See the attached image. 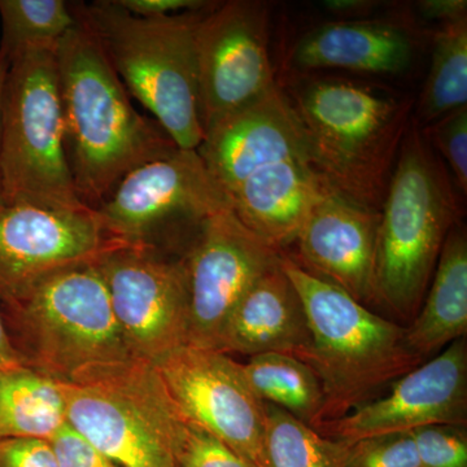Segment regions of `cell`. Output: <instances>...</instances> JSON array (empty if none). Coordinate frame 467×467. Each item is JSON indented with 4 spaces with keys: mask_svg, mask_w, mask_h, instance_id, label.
Wrapping results in <instances>:
<instances>
[{
    "mask_svg": "<svg viewBox=\"0 0 467 467\" xmlns=\"http://www.w3.org/2000/svg\"><path fill=\"white\" fill-rule=\"evenodd\" d=\"M76 17L55 57L67 165L79 201L94 211L126 174L178 147L155 119L138 112L94 34Z\"/></svg>",
    "mask_w": 467,
    "mask_h": 467,
    "instance_id": "6da1fadb",
    "label": "cell"
},
{
    "mask_svg": "<svg viewBox=\"0 0 467 467\" xmlns=\"http://www.w3.org/2000/svg\"><path fill=\"white\" fill-rule=\"evenodd\" d=\"M287 97L326 182L380 212L413 101L382 85L327 77L306 79Z\"/></svg>",
    "mask_w": 467,
    "mask_h": 467,
    "instance_id": "7a4b0ae2",
    "label": "cell"
},
{
    "mask_svg": "<svg viewBox=\"0 0 467 467\" xmlns=\"http://www.w3.org/2000/svg\"><path fill=\"white\" fill-rule=\"evenodd\" d=\"M282 267L308 318V364L324 389L318 432L376 400L386 387L423 361L405 342V326L377 315L339 287L304 270L282 252Z\"/></svg>",
    "mask_w": 467,
    "mask_h": 467,
    "instance_id": "3957f363",
    "label": "cell"
},
{
    "mask_svg": "<svg viewBox=\"0 0 467 467\" xmlns=\"http://www.w3.org/2000/svg\"><path fill=\"white\" fill-rule=\"evenodd\" d=\"M72 5L130 97L149 110L178 149L198 150L204 133L195 32L208 5L165 17L135 16L117 0Z\"/></svg>",
    "mask_w": 467,
    "mask_h": 467,
    "instance_id": "277c9868",
    "label": "cell"
},
{
    "mask_svg": "<svg viewBox=\"0 0 467 467\" xmlns=\"http://www.w3.org/2000/svg\"><path fill=\"white\" fill-rule=\"evenodd\" d=\"M460 214L450 177L417 122L409 126L378 227L379 306L410 324L425 299L445 238Z\"/></svg>",
    "mask_w": 467,
    "mask_h": 467,
    "instance_id": "5b68a950",
    "label": "cell"
},
{
    "mask_svg": "<svg viewBox=\"0 0 467 467\" xmlns=\"http://www.w3.org/2000/svg\"><path fill=\"white\" fill-rule=\"evenodd\" d=\"M24 367L57 382L94 364L131 358L97 263L63 270L16 304L0 306Z\"/></svg>",
    "mask_w": 467,
    "mask_h": 467,
    "instance_id": "8992f818",
    "label": "cell"
},
{
    "mask_svg": "<svg viewBox=\"0 0 467 467\" xmlns=\"http://www.w3.org/2000/svg\"><path fill=\"white\" fill-rule=\"evenodd\" d=\"M0 182L5 205L91 211L67 165L55 50L9 60L0 100Z\"/></svg>",
    "mask_w": 467,
    "mask_h": 467,
    "instance_id": "52a82bcc",
    "label": "cell"
},
{
    "mask_svg": "<svg viewBox=\"0 0 467 467\" xmlns=\"http://www.w3.org/2000/svg\"><path fill=\"white\" fill-rule=\"evenodd\" d=\"M58 384L67 425L117 466L175 467L169 432L178 408L152 364H94Z\"/></svg>",
    "mask_w": 467,
    "mask_h": 467,
    "instance_id": "ba28073f",
    "label": "cell"
},
{
    "mask_svg": "<svg viewBox=\"0 0 467 467\" xmlns=\"http://www.w3.org/2000/svg\"><path fill=\"white\" fill-rule=\"evenodd\" d=\"M226 208L198 150L178 149L126 174L94 214L122 244L183 256L202 223Z\"/></svg>",
    "mask_w": 467,
    "mask_h": 467,
    "instance_id": "9c48e42d",
    "label": "cell"
},
{
    "mask_svg": "<svg viewBox=\"0 0 467 467\" xmlns=\"http://www.w3.org/2000/svg\"><path fill=\"white\" fill-rule=\"evenodd\" d=\"M269 11L257 0L211 3L196 26L202 133L276 86L269 57Z\"/></svg>",
    "mask_w": 467,
    "mask_h": 467,
    "instance_id": "30bf717a",
    "label": "cell"
},
{
    "mask_svg": "<svg viewBox=\"0 0 467 467\" xmlns=\"http://www.w3.org/2000/svg\"><path fill=\"white\" fill-rule=\"evenodd\" d=\"M97 267L131 358L155 365L187 344L183 256L124 245L103 254Z\"/></svg>",
    "mask_w": 467,
    "mask_h": 467,
    "instance_id": "8fae6325",
    "label": "cell"
},
{
    "mask_svg": "<svg viewBox=\"0 0 467 467\" xmlns=\"http://www.w3.org/2000/svg\"><path fill=\"white\" fill-rule=\"evenodd\" d=\"M282 252L243 225L230 208L208 218L184 252L189 288L187 344L217 350L230 316Z\"/></svg>",
    "mask_w": 467,
    "mask_h": 467,
    "instance_id": "7c38bea8",
    "label": "cell"
},
{
    "mask_svg": "<svg viewBox=\"0 0 467 467\" xmlns=\"http://www.w3.org/2000/svg\"><path fill=\"white\" fill-rule=\"evenodd\" d=\"M153 367L184 417L252 465L266 467L265 407L243 376L241 362L184 344Z\"/></svg>",
    "mask_w": 467,
    "mask_h": 467,
    "instance_id": "4fadbf2b",
    "label": "cell"
},
{
    "mask_svg": "<svg viewBox=\"0 0 467 467\" xmlns=\"http://www.w3.org/2000/svg\"><path fill=\"white\" fill-rule=\"evenodd\" d=\"M124 245L107 235L94 211L5 204L0 208V306L16 304L50 276L98 263Z\"/></svg>",
    "mask_w": 467,
    "mask_h": 467,
    "instance_id": "5bb4252c",
    "label": "cell"
},
{
    "mask_svg": "<svg viewBox=\"0 0 467 467\" xmlns=\"http://www.w3.org/2000/svg\"><path fill=\"white\" fill-rule=\"evenodd\" d=\"M432 425H467L465 337L396 379L389 395L328 423L319 434L355 442L368 436L409 432Z\"/></svg>",
    "mask_w": 467,
    "mask_h": 467,
    "instance_id": "9a60e30c",
    "label": "cell"
},
{
    "mask_svg": "<svg viewBox=\"0 0 467 467\" xmlns=\"http://www.w3.org/2000/svg\"><path fill=\"white\" fill-rule=\"evenodd\" d=\"M379 221L380 212L331 190L310 209L292 243L295 251L284 254L368 309L379 306L376 285Z\"/></svg>",
    "mask_w": 467,
    "mask_h": 467,
    "instance_id": "2e32d148",
    "label": "cell"
},
{
    "mask_svg": "<svg viewBox=\"0 0 467 467\" xmlns=\"http://www.w3.org/2000/svg\"><path fill=\"white\" fill-rule=\"evenodd\" d=\"M196 150L226 199L257 171L284 160L312 156L299 117L279 85L263 99L209 129Z\"/></svg>",
    "mask_w": 467,
    "mask_h": 467,
    "instance_id": "e0dca14e",
    "label": "cell"
},
{
    "mask_svg": "<svg viewBox=\"0 0 467 467\" xmlns=\"http://www.w3.org/2000/svg\"><path fill=\"white\" fill-rule=\"evenodd\" d=\"M312 337L306 309L281 260L251 285L221 335L218 352L292 356L306 362Z\"/></svg>",
    "mask_w": 467,
    "mask_h": 467,
    "instance_id": "ac0fdd59",
    "label": "cell"
},
{
    "mask_svg": "<svg viewBox=\"0 0 467 467\" xmlns=\"http://www.w3.org/2000/svg\"><path fill=\"white\" fill-rule=\"evenodd\" d=\"M414 39L407 27L389 21H334L306 34L294 51V63L310 72L343 69L393 75L407 69Z\"/></svg>",
    "mask_w": 467,
    "mask_h": 467,
    "instance_id": "d6986e66",
    "label": "cell"
},
{
    "mask_svg": "<svg viewBox=\"0 0 467 467\" xmlns=\"http://www.w3.org/2000/svg\"><path fill=\"white\" fill-rule=\"evenodd\" d=\"M427 296L405 327V342L425 361L467 333V235L454 223L445 238Z\"/></svg>",
    "mask_w": 467,
    "mask_h": 467,
    "instance_id": "ffe728a7",
    "label": "cell"
},
{
    "mask_svg": "<svg viewBox=\"0 0 467 467\" xmlns=\"http://www.w3.org/2000/svg\"><path fill=\"white\" fill-rule=\"evenodd\" d=\"M66 422L57 380L24 365L0 370V441H48Z\"/></svg>",
    "mask_w": 467,
    "mask_h": 467,
    "instance_id": "44dd1931",
    "label": "cell"
},
{
    "mask_svg": "<svg viewBox=\"0 0 467 467\" xmlns=\"http://www.w3.org/2000/svg\"><path fill=\"white\" fill-rule=\"evenodd\" d=\"M241 364L243 376L261 401L284 409L318 431L325 402L324 389L317 374L308 364L279 353L254 356Z\"/></svg>",
    "mask_w": 467,
    "mask_h": 467,
    "instance_id": "7402d4cb",
    "label": "cell"
},
{
    "mask_svg": "<svg viewBox=\"0 0 467 467\" xmlns=\"http://www.w3.org/2000/svg\"><path fill=\"white\" fill-rule=\"evenodd\" d=\"M466 106L467 20H462L441 26L435 33L431 67L418 100L417 119L427 126Z\"/></svg>",
    "mask_w": 467,
    "mask_h": 467,
    "instance_id": "603a6c76",
    "label": "cell"
},
{
    "mask_svg": "<svg viewBox=\"0 0 467 467\" xmlns=\"http://www.w3.org/2000/svg\"><path fill=\"white\" fill-rule=\"evenodd\" d=\"M0 52L8 61L23 52L55 50L76 26L72 3L64 0H0Z\"/></svg>",
    "mask_w": 467,
    "mask_h": 467,
    "instance_id": "cb8c5ba5",
    "label": "cell"
},
{
    "mask_svg": "<svg viewBox=\"0 0 467 467\" xmlns=\"http://www.w3.org/2000/svg\"><path fill=\"white\" fill-rule=\"evenodd\" d=\"M266 467H343L349 442L335 441L296 420L284 409L266 404Z\"/></svg>",
    "mask_w": 467,
    "mask_h": 467,
    "instance_id": "d4e9b609",
    "label": "cell"
},
{
    "mask_svg": "<svg viewBox=\"0 0 467 467\" xmlns=\"http://www.w3.org/2000/svg\"><path fill=\"white\" fill-rule=\"evenodd\" d=\"M169 450L175 467H256L217 436L184 417L180 409L171 423Z\"/></svg>",
    "mask_w": 467,
    "mask_h": 467,
    "instance_id": "484cf974",
    "label": "cell"
},
{
    "mask_svg": "<svg viewBox=\"0 0 467 467\" xmlns=\"http://www.w3.org/2000/svg\"><path fill=\"white\" fill-rule=\"evenodd\" d=\"M343 467H420L413 435L392 432L349 442Z\"/></svg>",
    "mask_w": 467,
    "mask_h": 467,
    "instance_id": "4316f807",
    "label": "cell"
},
{
    "mask_svg": "<svg viewBox=\"0 0 467 467\" xmlns=\"http://www.w3.org/2000/svg\"><path fill=\"white\" fill-rule=\"evenodd\" d=\"M411 435L420 467H467L466 426L420 427Z\"/></svg>",
    "mask_w": 467,
    "mask_h": 467,
    "instance_id": "83f0119b",
    "label": "cell"
},
{
    "mask_svg": "<svg viewBox=\"0 0 467 467\" xmlns=\"http://www.w3.org/2000/svg\"><path fill=\"white\" fill-rule=\"evenodd\" d=\"M426 142L436 150L453 171L461 192H467V106L448 113L426 126Z\"/></svg>",
    "mask_w": 467,
    "mask_h": 467,
    "instance_id": "f1b7e54d",
    "label": "cell"
},
{
    "mask_svg": "<svg viewBox=\"0 0 467 467\" xmlns=\"http://www.w3.org/2000/svg\"><path fill=\"white\" fill-rule=\"evenodd\" d=\"M47 441L58 467H119L67 422Z\"/></svg>",
    "mask_w": 467,
    "mask_h": 467,
    "instance_id": "f546056e",
    "label": "cell"
},
{
    "mask_svg": "<svg viewBox=\"0 0 467 467\" xmlns=\"http://www.w3.org/2000/svg\"><path fill=\"white\" fill-rule=\"evenodd\" d=\"M0 467H58L50 442L21 438L0 441Z\"/></svg>",
    "mask_w": 467,
    "mask_h": 467,
    "instance_id": "4dcf8cb0",
    "label": "cell"
},
{
    "mask_svg": "<svg viewBox=\"0 0 467 467\" xmlns=\"http://www.w3.org/2000/svg\"><path fill=\"white\" fill-rule=\"evenodd\" d=\"M126 11L140 17H165L207 7L204 0H117Z\"/></svg>",
    "mask_w": 467,
    "mask_h": 467,
    "instance_id": "1f68e13d",
    "label": "cell"
},
{
    "mask_svg": "<svg viewBox=\"0 0 467 467\" xmlns=\"http://www.w3.org/2000/svg\"><path fill=\"white\" fill-rule=\"evenodd\" d=\"M422 17L441 21V26L467 20L466 0H422L418 3Z\"/></svg>",
    "mask_w": 467,
    "mask_h": 467,
    "instance_id": "d6a6232c",
    "label": "cell"
},
{
    "mask_svg": "<svg viewBox=\"0 0 467 467\" xmlns=\"http://www.w3.org/2000/svg\"><path fill=\"white\" fill-rule=\"evenodd\" d=\"M21 364L17 353L9 342L7 331L3 324L2 315H0V370L18 367Z\"/></svg>",
    "mask_w": 467,
    "mask_h": 467,
    "instance_id": "836d02e7",
    "label": "cell"
},
{
    "mask_svg": "<svg viewBox=\"0 0 467 467\" xmlns=\"http://www.w3.org/2000/svg\"><path fill=\"white\" fill-rule=\"evenodd\" d=\"M371 2H362V0H330L325 3V7L334 14L340 15H356L361 12L368 11V8L373 7L370 5Z\"/></svg>",
    "mask_w": 467,
    "mask_h": 467,
    "instance_id": "e575fe53",
    "label": "cell"
},
{
    "mask_svg": "<svg viewBox=\"0 0 467 467\" xmlns=\"http://www.w3.org/2000/svg\"><path fill=\"white\" fill-rule=\"evenodd\" d=\"M9 61L8 58L5 57V55L0 52V100H2V91L3 85H5V75H7ZM5 205V202H3V193H2V182H0V208Z\"/></svg>",
    "mask_w": 467,
    "mask_h": 467,
    "instance_id": "d590c367",
    "label": "cell"
}]
</instances>
